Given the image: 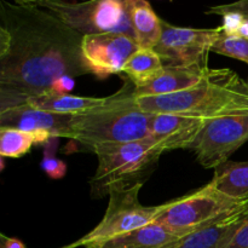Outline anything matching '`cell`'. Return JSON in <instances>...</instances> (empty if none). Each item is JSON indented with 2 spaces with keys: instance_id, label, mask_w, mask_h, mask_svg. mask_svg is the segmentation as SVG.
Returning <instances> with one entry per match:
<instances>
[{
  "instance_id": "obj_16",
  "label": "cell",
  "mask_w": 248,
  "mask_h": 248,
  "mask_svg": "<svg viewBox=\"0 0 248 248\" xmlns=\"http://www.w3.org/2000/svg\"><path fill=\"white\" fill-rule=\"evenodd\" d=\"M130 18L140 48H155L162 35V19L145 0H130Z\"/></svg>"
},
{
  "instance_id": "obj_17",
  "label": "cell",
  "mask_w": 248,
  "mask_h": 248,
  "mask_svg": "<svg viewBox=\"0 0 248 248\" xmlns=\"http://www.w3.org/2000/svg\"><path fill=\"white\" fill-rule=\"evenodd\" d=\"M225 195L244 201L248 199V161H227L215 170L210 182Z\"/></svg>"
},
{
  "instance_id": "obj_9",
  "label": "cell",
  "mask_w": 248,
  "mask_h": 248,
  "mask_svg": "<svg viewBox=\"0 0 248 248\" xmlns=\"http://www.w3.org/2000/svg\"><path fill=\"white\" fill-rule=\"evenodd\" d=\"M248 140V113L206 120L190 150L203 169L216 170Z\"/></svg>"
},
{
  "instance_id": "obj_20",
  "label": "cell",
  "mask_w": 248,
  "mask_h": 248,
  "mask_svg": "<svg viewBox=\"0 0 248 248\" xmlns=\"http://www.w3.org/2000/svg\"><path fill=\"white\" fill-rule=\"evenodd\" d=\"M232 216L224 222L189 235L182 239L181 242L174 248H218L222 242L223 236L232 224Z\"/></svg>"
},
{
  "instance_id": "obj_1",
  "label": "cell",
  "mask_w": 248,
  "mask_h": 248,
  "mask_svg": "<svg viewBox=\"0 0 248 248\" xmlns=\"http://www.w3.org/2000/svg\"><path fill=\"white\" fill-rule=\"evenodd\" d=\"M82 38L31 0H1L0 111L48 93L61 78L91 74Z\"/></svg>"
},
{
  "instance_id": "obj_11",
  "label": "cell",
  "mask_w": 248,
  "mask_h": 248,
  "mask_svg": "<svg viewBox=\"0 0 248 248\" xmlns=\"http://www.w3.org/2000/svg\"><path fill=\"white\" fill-rule=\"evenodd\" d=\"M73 118L74 115L50 113L23 104L0 111V127L18 128L29 132L46 131L52 137L73 140Z\"/></svg>"
},
{
  "instance_id": "obj_25",
  "label": "cell",
  "mask_w": 248,
  "mask_h": 248,
  "mask_svg": "<svg viewBox=\"0 0 248 248\" xmlns=\"http://www.w3.org/2000/svg\"><path fill=\"white\" fill-rule=\"evenodd\" d=\"M228 12H237V14L244 15L248 17V0H241V1L232 2V4L218 5V6H212L206 11L208 15H220L223 16Z\"/></svg>"
},
{
  "instance_id": "obj_14",
  "label": "cell",
  "mask_w": 248,
  "mask_h": 248,
  "mask_svg": "<svg viewBox=\"0 0 248 248\" xmlns=\"http://www.w3.org/2000/svg\"><path fill=\"white\" fill-rule=\"evenodd\" d=\"M181 237L153 222L140 229L113 237L94 248H174Z\"/></svg>"
},
{
  "instance_id": "obj_26",
  "label": "cell",
  "mask_w": 248,
  "mask_h": 248,
  "mask_svg": "<svg viewBox=\"0 0 248 248\" xmlns=\"http://www.w3.org/2000/svg\"><path fill=\"white\" fill-rule=\"evenodd\" d=\"M74 78L72 77H63L61 79L56 80L51 86V91L53 93H60V94H67L70 90L74 87Z\"/></svg>"
},
{
  "instance_id": "obj_6",
  "label": "cell",
  "mask_w": 248,
  "mask_h": 248,
  "mask_svg": "<svg viewBox=\"0 0 248 248\" xmlns=\"http://www.w3.org/2000/svg\"><path fill=\"white\" fill-rule=\"evenodd\" d=\"M47 10L73 31L86 36L120 33L135 39L130 18V0H92L86 2L62 0H31Z\"/></svg>"
},
{
  "instance_id": "obj_27",
  "label": "cell",
  "mask_w": 248,
  "mask_h": 248,
  "mask_svg": "<svg viewBox=\"0 0 248 248\" xmlns=\"http://www.w3.org/2000/svg\"><path fill=\"white\" fill-rule=\"evenodd\" d=\"M0 248H27L23 242L15 237H9L6 235H0Z\"/></svg>"
},
{
  "instance_id": "obj_13",
  "label": "cell",
  "mask_w": 248,
  "mask_h": 248,
  "mask_svg": "<svg viewBox=\"0 0 248 248\" xmlns=\"http://www.w3.org/2000/svg\"><path fill=\"white\" fill-rule=\"evenodd\" d=\"M211 68L207 67H164L148 84L135 86L136 98L155 97L186 91L200 84Z\"/></svg>"
},
{
  "instance_id": "obj_22",
  "label": "cell",
  "mask_w": 248,
  "mask_h": 248,
  "mask_svg": "<svg viewBox=\"0 0 248 248\" xmlns=\"http://www.w3.org/2000/svg\"><path fill=\"white\" fill-rule=\"evenodd\" d=\"M212 52L242 61L248 64V38L242 36H228L220 34L212 46Z\"/></svg>"
},
{
  "instance_id": "obj_15",
  "label": "cell",
  "mask_w": 248,
  "mask_h": 248,
  "mask_svg": "<svg viewBox=\"0 0 248 248\" xmlns=\"http://www.w3.org/2000/svg\"><path fill=\"white\" fill-rule=\"evenodd\" d=\"M108 101L109 97H81L70 93L60 94L48 92L43 96L29 99L27 104L33 108L50 111V113L79 115L99 108Z\"/></svg>"
},
{
  "instance_id": "obj_10",
  "label": "cell",
  "mask_w": 248,
  "mask_h": 248,
  "mask_svg": "<svg viewBox=\"0 0 248 248\" xmlns=\"http://www.w3.org/2000/svg\"><path fill=\"white\" fill-rule=\"evenodd\" d=\"M138 48L135 39L120 33L91 34L84 36L81 43L85 64L99 79L123 73L128 58Z\"/></svg>"
},
{
  "instance_id": "obj_7",
  "label": "cell",
  "mask_w": 248,
  "mask_h": 248,
  "mask_svg": "<svg viewBox=\"0 0 248 248\" xmlns=\"http://www.w3.org/2000/svg\"><path fill=\"white\" fill-rule=\"evenodd\" d=\"M143 184L125 189H111L109 202L101 222L78 241L61 248H94L113 237L145 227L156 219L164 210L159 206H143L138 194Z\"/></svg>"
},
{
  "instance_id": "obj_5",
  "label": "cell",
  "mask_w": 248,
  "mask_h": 248,
  "mask_svg": "<svg viewBox=\"0 0 248 248\" xmlns=\"http://www.w3.org/2000/svg\"><path fill=\"white\" fill-rule=\"evenodd\" d=\"M244 201L235 200L211 183L194 193L164 203L154 222L181 239L222 223L239 212Z\"/></svg>"
},
{
  "instance_id": "obj_19",
  "label": "cell",
  "mask_w": 248,
  "mask_h": 248,
  "mask_svg": "<svg viewBox=\"0 0 248 248\" xmlns=\"http://www.w3.org/2000/svg\"><path fill=\"white\" fill-rule=\"evenodd\" d=\"M164 68V63L154 48H138L126 62L123 73L136 87L152 81Z\"/></svg>"
},
{
  "instance_id": "obj_21",
  "label": "cell",
  "mask_w": 248,
  "mask_h": 248,
  "mask_svg": "<svg viewBox=\"0 0 248 248\" xmlns=\"http://www.w3.org/2000/svg\"><path fill=\"white\" fill-rule=\"evenodd\" d=\"M218 248H248V199L232 216V224Z\"/></svg>"
},
{
  "instance_id": "obj_2",
  "label": "cell",
  "mask_w": 248,
  "mask_h": 248,
  "mask_svg": "<svg viewBox=\"0 0 248 248\" xmlns=\"http://www.w3.org/2000/svg\"><path fill=\"white\" fill-rule=\"evenodd\" d=\"M136 103L149 114H181L213 120L248 113V81L234 70L210 69L205 79L186 91L155 97H140Z\"/></svg>"
},
{
  "instance_id": "obj_28",
  "label": "cell",
  "mask_w": 248,
  "mask_h": 248,
  "mask_svg": "<svg viewBox=\"0 0 248 248\" xmlns=\"http://www.w3.org/2000/svg\"><path fill=\"white\" fill-rule=\"evenodd\" d=\"M237 36H242V38H248V17H246V18H245L244 23L241 24V28H240Z\"/></svg>"
},
{
  "instance_id": "obj_4",
  "label": "cell",
  "mask_w": 248,
  "mask_h": 248,
  "mask_svg": "<svg viewBox=\"0 0 248 248\" xmlns=\"http://www.w3.org/2000/svg\"><path fill=\"white\" fill-rule=\"evenodd\" d=\"M97 170L90 179L91 195L101 199L111 189H125L143 184L156 167L164 150L153 137L120 144L98 145Z\"/></svg>"
},
{
  "instance_id": "obj_23",
  "label": "cell",
  "mask_w": 248,
  "mask_h": 248,
  "mask_svg": "<svg viewBox=\"0 0 248 248\" xmlns=\"http://www.w3.org/2000/svg\"><path fill=\"white\" fill-rule=\"evenodd\" d=\"M41 147H43L44 157L40 166L43 171L52 179L63 178L67 173V164L56 156V152L58 149V138L51 137Z\"/></svg>"
},
{
  "instance_id": "obj_3",
  "label": "cell",
  "mask_w": 248,
  "mask_h": 248,
  "mask_svg": "<svg viewBox=\"0 0 248 248\" xmlns=\"http://www.w3.org/2000/svg\"><path fill=\"white\" fill-rule=\"evenodd\" d=\"M153 114L136 103L135 85L126 78L124 86L109 96L104 106L73 118V140L89 150L98 145L120 144L150 137Z\"/></svg>"
},
{
  "instance_id": "obj_8",
  "label": "cell",
  "mask_w": 248,
  "mask_h": 248,
  "mask_svg": "<svg viewBox=\"0 0 248 248\" xmlns=\"http://www.w3.org/2000/svg\"><path fill=\"white\" fill-rule=\"evenodd\" d=\"M223 33L213 29L177 27L162 19V35L154 50L164 67H207L208 52Z\"/></svg>"
},
{
  "instance_id": "obj_24",
  "label": "cell",
  "mask_w": 248,
  "mask_h": 248,
  "mask_svg": "<svg viewBox=\"0 0 248 248\" xmlns=\"http://www.w3.org/2000/svg\"><path fill=\"white\" fill-rule=\"evenodd\" d=\"M245 18L246 17L244 15L237 14V12H228L223 15V23L220 26L223 34L228 36H237Z\"/></svg>"
},
{
  "instance_id": "obj_18",
  "label": "cell",
  "mask_w": 248,
  "mask_h": 248,
  "mask_svg": "<svg viewBox=\"0 0 248 248\" xmlns=\"http://www.w3.org/2000/svg\"><path fill=\"white\" fill-rule=\"evenodd\" d=\"M52 136L46 131H22L18 128L0 127V155L18 159L26 155L33 145H43Z\"/></svg>"
},
{
  "instance_id": "obj_12",
  "label": "cell",
  "mask_w": 248,
  "mask_h": 248,
  "mask_svg": "<svg viewBox=\"0 0 248 248\" xmlns=\"http://www.w3.org/2000/svg\"><path fill=\"white\" fill-rule=\"evenodd\" d=\"M206 120L181 114H153L150 137L154 138L164 152L190 149Z\"/></svg>"
}]
</instances>
